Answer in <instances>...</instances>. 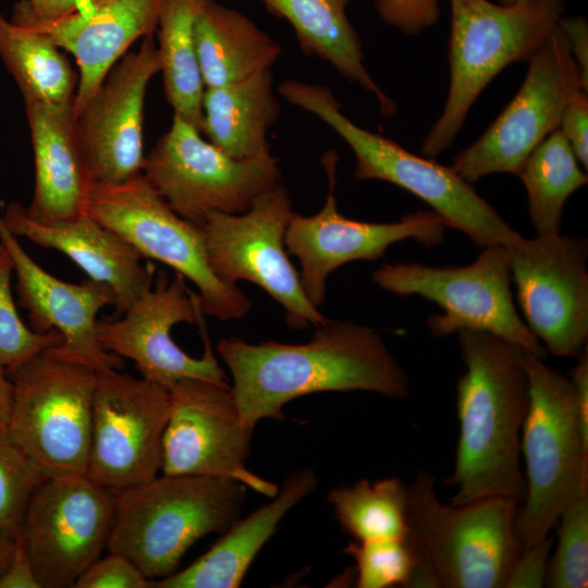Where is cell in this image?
<instances>
[{
    "instance_id": "bcb514c9",
    "label": "cell",
    "mask_w": 588,
    "mask_h": 588,
    "mask_svg": "<svg viewBox=\"0 0 588 588\" xmlns=\"http://www.w3.org/2000/svg\"><path fill=\"white\" fill-rule=\"evenodd\" d=\"M11 405V383L0 378V420L7 424Z\"/></svg>"
},
{
    "instance_id": "8d00e7d4",
    "label": "cell",
    "mask_w": 588,
    "mask_h": 588,
    "mask_svg": "<svg viewBox=\"0 0 588 588\" xmlns=\"http://www.w3.org/2000/svg\"><path fill=\"white\" fill-rule=\"evenodd\" d=\"M75 588H149L150 580L126 556L110 552L95 561L76 580Z\"/></svg>"
},
{
    "instance_id": "484cf974",
    "label": "cell",
    "mask_w": 588,
    "mask_h": 588,
    "mask_svg": "<svg viewBox=\"0 0 588 588\" xmlns=\"http://www.w3.org/2000/svg\"><path fill=\"white\" fill-rule=\"evenodd\" d=\"M193 37L205 88L269 71L281 48L248 17L215 0H201Z\"/></svg>"
},
{
    "instance_id": "2e32d148",
    "label": "cell",
    "mask_w": 588,
    "mask_h": 588,
    "mask_svg": "<svg viewBox=\"0 0 588 588\" xmlns=\"http://www.w3.org/2000/svg\"><path fill=\"white\" fill-rule=\"evenodd\" d=\"M170 392L145 378L97 372L86 475L117 494L162 470Z\"/></svg>"
},
{
    "instance_id": "8992f818",
    "label": "cell",
    "mask_w": 588,
    "mask_h": 588,
    "mask_svg": "<svg viewBox=\"0 0 588 588\" xmlns=\"http://www.w3.org/2000/svg\"><path fill=\"white\" fill-rule=\"evenodd\" d=\"M558 1L495 4L451 0L450 88L421 151L437 157L454 140L482 89L505 66L528 61L562 17Z\"/></svg>"
},
{
    "instance_id": "7a4b0ae2",
    "label": "cell",
    "mask_w": 588,
    "mask_h": 588,
    "mask_svg": "<svg viewBox=\"0 0 588 588\" xmlns=\"http://www.w3.org/2000/svg\"><path fill=\"white\" fill-rule=\"evenodd\" d=\"M465 372L456 383L458 439L450 503L510 498L522 503L520 434L529 404L525 350L493 333H457Z\"/></svg>"
},
{
    "instance_id": "d4e9b609",
    "label": "cell",
    "mask_w": 588,
    "mask_h": 588,
    "mask_svg": "<svg viewBox=\"0 0 588 588\" xmlns=\"http://www.w3.org/2000/svg\"><path fill=\"white\" fill-rule=\"evenodd\" d=\"M317 486L314 469L292 473L272 500L238 518L213 546L187 567L150 581L152 588H237L252 562L285 514Z\"/></svg>"
},
{
    "instance_id": "8fae6325",
    "label": "cell",
    "mask_w": 588,
    "mask_h": 588,
    "mask_svg": "<svg viewBox=\"0 0 588 588\" xmlns=\"http://www.w3.org/2000/svg\"><path fill=\"white\" fill-rule=\"evenodd\" d=\"M371 279L394 295H418L436 303L443 313L427 318L434 338L463 329L481 330L506 339L542 359L548 355L514 306L505 246L483 247L475 261L466 266L384 264L372 272Z\"/></svg>"
},
{
    "instance_id": "74e56055",
    "label": "cell",
    "mask_w": 588,
    "mask_h": 588,
    "mask_svg": "<svg viewBox=\"0 0 588 588\" xmlns=\"http://www.w3.org/2000/svg\"><path fill=\"white\" fill-rule=\"evenodd\" d=\"M439 0H375L382 20L406 34H416L434 23Z\"/></svg>"
},
{
    "instance_id": "4316f807",
    "label": "cell",
    "mask_w": 588,
    "mask_h": 588,
    "mask_svg": "<svg viewBox=\"0 0 588 588\" xmlns=\"http://www.w3.org/2000/svg\"><path fill=\"white\" fill-rule=\"evenodd\" d=\"M201 108V134L228 156L246 159L270 152L267 135L280 112L270 70L205 88Z\"/></svg>"
},
{
    "instance_id": "7dc6e473",
    "label": "cell",
    "mask_w": 588,
    "mask_h": 588,
    "mask_svg": "<svg viewBox=\"0 0 588 588\" xmlns=\"http://www.w3.org/2000/svg\"><path fill=\"white\" fill-rule=\"evenodd\" d=\"M530 1H558V2H562V0H500V3L504 4V5H509V4H514V3H518V2H530Z\"/></svg>"
},
{
    "instance_id": "ba28073f",
    "label": "cell",
    "mask_w": 588,
    "mask_h": 588,
    "mask_svg": "<svg viewBox=\"0 0 588 588\" xmlns=\"http://www.w3.org/2000/svg\"><path fill=\"white\" fill-rule=\"evenodd\" d=\"M86 213L124 237L143 258L158 260L191 280L204 316L229 321L250 310L245 293L210 268L201 226L180 217L142 173L119 184H91Z\"/></svg>"
},
{
    "instance_id": "52a82bcc",
    "label": "cell",
    "mask_w": 588,
    "mask_h": 588,
    "mask_svg": "<svg viewBox=\"0 0 588 588\" xmlns=\"http://www.w3.org/2000/svg\"><path fill=\"white\" fill-rule=\"evenodd\" d=\"M524 363L529 404L520 434L526 488L515 522L520 550L549 537L578 485L588 481L569 379L527 351Z\"/></svg>"
},
{
    "instance_id": "7c38bea8",
    "label": "cell",
    "mask_w": 588,
    "mask_h": 588,
    "mask_svg": "<svg viewBox=\"0 0 588 588\" xmlns=\"http://www.w3.org/2000/svg\"><path fill=\"white\" fill-rule=\"evenodd\" d=\"M174 114L169 131L145 156L142 174L182 218L201 226L210 212L242 213L281 179L270 152L235 159Z\"/></svg>"
},
{
    "instance_id": "9c48e42d",
    "label": "cell",
    "mask_w": 588,
    "mask_h": 588,
    "mask_svg": "<svg viewBox=\"0 0 588 588\" xmlns=\"http://www.w3.org/2000/svg\"><path fill=\"white\" fill-rule=\"evenodd\" d=\"M101 347L134 362L142 377L170 390L179 380L196 378L229 385L207 334L199 297L175 273L164 271L156 285L121 317L96 323Z\"/></svg>"
},
{
    "instance_id": "f6af8a7d",
    "label": "cell",
    "mask_w": 588,
    "mask_h": 588,
    "mask_svg": "<svg viewBox=\"0 0 588 588\" xmlns=\"http://www.w3.org/2000/svg\"><path fill=\"white\" fill-rule=\"evenodd\" d=\"M15 547V536L0 530V575L5 569Z\"/></svg>"
},
{
    "instance_id": "ac0fdd59",
    "label": "cell",
    "mask_w": 588,
    "mask_h": 588,
    "mask_svg": "<svg viewBox=\"0 0 588 588\" xmlns=\"http://www.w3.org/2000/svg\"><path fill=\"white\" fill-rule=\"evenodd\" d=\"M169 392L162 474L230 478L269 498L278 493L277 485L245 466L254 429L245 424L230 385L184 378Z\"/></svg>"
},
{
    "instance_id": "5bb4252c",
    "label": "cell",
    "mask_w": 588,
    "mask_h": 588,
    "mask_svg": "<svg viewBox=\"0 0 588 588\" xmlns=\"http://www.w3.org/2000/svg\"><path fill=\"white\" fill-rule=\"evenodd\" d=\"M527 75L509 106L452 169L473 184L492 173L518 174L530 152L559 128L566 105L588 90L559 25L528 60Z\"/></svg>"
},
{
    "instance_id": "277c9868",
    "label": "cell",
    "mask_w": 588,
    "mask_h": 588,
    "mask_svg": "<svg viewBox=\"0 0 588 588\" xmlns=\"http://www.w3.org/2000/svg\"><path fill=\"white\" fill-rule=\"evenodd\" d=\"M278 90L344 139L356 158V179L387 181L406 189L427 203L446 226L462 231L477 246H506L519 235L451 167L416 156L353 123L328 87L287 79Z\"/></svg>"
},
{
    "instance_id": "f1b7e54d",
    "label": "cell",
    "mask_w": 588,
    "mask_h": 588,
    "mask_svg": "<svg viewBox=\"0 0 588 588\" xmlns=\"http://www.w3.org/2000/svg\"><path fill=\"white\" fill-rule=\"evenodd\" d=\"M0 59L24 102L64 103L74 99L78 78L69 60L45 34L0 13Z\"/></svg>"
},
{
    "instance_id": "7402d4cb",
    "label": "cell",
    "mask_w": 588,
    "mask_h": 588,
    "mask_svg": "<svg viewBox=\"0 0 588 588\" xmlns=\"http://www.w3.org/2000/svg\"><path fill=\"white\" fill-rule=\"evenodd\" d=\"M164 0H93L72 14L53 21L12 15L14 23L47 35L74 56L79 76L74 111L101 85L109 71L139 38L157 30Z\"/></svg>"
},
{
    "instance_id": "83f0119b",
    "label": "cell",
    "mask_w": 588,
    "mask_h": 588,
    "mask_svg": "<svg viewBox=\"0 0 588 588\" xmlns=\"http://www.w3.org/2000/svg\"><path fill=\"white\" fill-rule=\"evenodd\" d=\"M289 21L301 48L329 62L341 75L359 84L378 100L389 117L396 106L375 83L364 64L359 38L345 12L351 0H260Z\"/></svg>"
},
{
    "instance_id": "5b68a950",
    "label": "cell",
    "mask_w": 588,
    "mask_h": 588,
    "mask_svg": "<svg viewBox=\"0 0 588 588\" xmlns=\"http://www.w3.org/2000/svg\"><path fill=\"white\" fill-rule=\"evenodd\" d=\"M518 505L510 498L444 504L434 476L419 470L407 485L408 538L432 587L504 588L520 552Z\"/></svg>"
},
{
    "instance_id": "d6a6232c",
    "label": "cell",
    "mask_w": 588,
    "mask_h": 588,
    "mask_svg": "<svg viewBox=\"0 0 588 588\" xmlns=\"http://www.w3.org/2000/svg\"><path fill=\"white\" fill-rule=\"evenodd\" d=\"M344 552L355 562L358 588L432 587L409 538L352 541Z\"/></svg>"
},
{
    "instance_id": "ee69618b",
    "label": "cell",
    "mask_w": 588,
    "mask_h": 588,
    "mask_svg": "<svg viewBox=\"0 0 588 588\" xmlns=\"http://www.w3.org/2000/svg\"><path fill=\"white\" fill-rule=\"evenodd\" d=\"M558 25L567 40L584 79L588 82V26L586 20L583 17H561Z\"/></svg>"
},
{
    "instance_id": "e575fe53",
    "label": "cell",
    "mask_w": 588,
    "mask_h": 588,
    "mask_svg": "<svg viewBox=\"0 0 588 588\" xmlns=\"http://www.w3.org/2000/svg\"><path fill=\"white\" fill-rule=\"evenodd\" d=\"M12 258L0 242V378L8 377L37 354L62 344L59 331L38 333L21 319L11 291Z\"/></svg>"
},
{
    "instance_id": "836d02e7",
    "label": "cell",
    "mask_w": 588,
    "mask_h": 588,
    "mask_svg": "<svg viewBox=\"0 0 588 588\" xmlns=\"http://www.w3.org/2000/svg\"><path fill=\"white\" fill-rule=\"evenodd\" d=\"M556 547L550 556L546 586H588V481L578 485L556 525Z\"/></svg>"
},
{
    "instance_id": "f546056e",
    "label": "cell",
    "mask_w": 588,
    "mask_h": 588,
    "mask_svg": "<svg viewBox=\"0 0 588 588\" xmlns=\"http://www.w3.org/2000/svg\"><path fill=\"white\" fill-rule=\"evenodd\" d=\"M201 0H164L157 26V47L167 99L174 114L203 126V82L193 25Z\"/></svg>"
},
{
    "instance_id": "7bdbcfd3",
    "label": "cell",
    "mask_w": 588,
    "mask_h": 588,
    "mask_svg": "<svg viewBox=\"0 0 588 588\" xmlns=\"http://www.w3.org/2000/svg\"><path fill=\"white\" fill-rule=\"evenodd\" d=\"M578 360L571 373L574 406L585 446L588 448V354L587 347L577 356Z\"/></svg>"
},
{
    "instance_id": "603a6c76",
    "label": "cell",
    "mask_w": 588,
    "mask_h": 588,
    "mask_svg": "<svg viewBox=\"0 0 588 588\" xmlns=\"http://www.w3.org/2000/svg\"><path fill=\"white\" fill-rule=\"evenodd\" d=\"M2 218L16 237L63 253L88 279L109 285L115 296L110 318L121 317L152 286V267L142 264V255L124 237L87 213L41 222L32 219L22 204L11 201Z\"/></svg>"
},
{
    "instance_id": "6da1fadb",
    "label": "cell",
    "mask_w": 588,
    "mask_h": 588,
    "mask_svg": "<svg viewBox=\"0 0 588 588\" xmlns=\"http://www.w3.org/2000/svg\"><path fill=\"white\" fill-rule=\"evenodd\" d=\"M217 352L252 429L262 419L282 420L289 402L311 393L369 391L396 399L409 393L408 377L382 336L352 321L327 319L303 344L223 338Z\"/></svg>"
},
{
    "instance_id": "ab89813d",
    "label": "cell",
    "mask_w": 588,
    "mask_h": 588,
    "mask_svg": "<svg viewBox=\"0 0 588 588\" xmlns=\"http://www.w3.org/2000/svg\"><path fill=\"white\" fill-rule=\"evenodd\" d=\"M559 130L567 139L577 160L588 167V99L587 91H579L566 105Z\"/></svg>"
},
{
    "instance_id": "d590c367",
    "label": "cell",
    "mask_w": 588,
    "mask_h": 588,
    "mask_svg": "<svg viewBox=\"0 0 588 588\" xmlns=\"http://www.w3.org/2000/svg\"><path fill=\"white\" fill-rule=\"evenodd\" d=\"M46 477L0 420V530L20 532L28 502Z\"/></svg>"
},
{
    "instance_id": "d6986e66",
    "label": "cell",
    "mask_w": 588,
    "mask_h": 588,
    "mask_svg": "<svg viewBox=\"0 0 588 588\" xmlns=\"http://www.w3.org/2000/svg\"><path fill=\"white\" fill-rule=\"evenodd\" d=\"M324 166L329 192L322 209L308 217L293 213L284 236L287 254L299 261L303 290L317 308L324 302L329 274L341 266L355 260H377L388 247L406 238L434 246L443 241L446 228L432 210L407 213L390 223L344 217L333 195L335 159L329 156Z\"/></svg>"
},
{
    "instance_id": "b9f144b4",
    "label": "cell",
    "mask_w": 588,
    "mask_h": 588,
    "mask_svg": "<svg viewBox=\"0 0 588 588\" xmlns=\"http://www.w3.org/2000/svg\"><path fill=\"white\" fill-rule=\"evenodd\" d=\"M93 0H21L13 7L12 15L37 21H53L68 16Z\"/></svg>"
},
{
    "instance_id": "9a60e30c",
    "label": "cell",
    "mask_w": 588,
    "mask_h": 588,
    "mask_svg": "<svg viewBox=\"0 0 588 588\" xmlns=\"http://www.w3.org/2000/svg\"><path fill=\"white\" fill-rule=\"evenodd\" d=\"M118 494L86 474L47 476L35 489L20 535L41 588L74 587L107 549Z\"/></svg>"
},
{
    "instance_id": "30bf717a",
    "label": "cell",
    "mask_w": 588,
    "mask_h": 588,
    "mask_svg": "<svg viewBox=\"0 0 588 588\" xmlns=\"http://www.w3.org/2000/svg\"><path fill=\"white\" fill-rule=\"evenodd\" d=\"M97 372L37 354L9 377L7 428L46 476L86 474Z\"/></svg>"
},
{
    "instance_id": "4dcf8cb0",
    "label": "cell",
    "mask_w": 588,
    "mask_h": 588,
    "mask_svg": "<svg viewBox=\"0 0 588 588\" xmlns=\"http://www.w3.org/2000/svg\"><path fill=\"white\" fill-rule=\"evenodd\" d=\"M518 175L528 195V209L538 234L560 233L567 198L588 182L562 132H551L527 157Z\"/></svg>"
},
{
    "instance_id": "4fadbf2b",
    "label": "cell",
    "mask_w": 588,
    "mask_h": 588,
    "mask_svg": "<svg viewBox=\"0 0 588 588\" xmlns=\"http://www.w3.org/2000/svg\"><path fill=\"white\" fill-rule=\"evenodd\" d=\"M293 213L290 195L280 184L242 213L210 212L201 225L206 254L224 283L245 280L264 289L282 306L290 328H316L328 318L307 298L284 244Z\"/></svg>"
},
{
    "instance_id": "44dd1931",
    "label": "cell",
    "mask_w": 588,
    "mask_h": 588,
    "mask_svg": "<svg viewBox=\"0 0 588 588\" xmlns=\"http://www.w3.org/2000/svg\"><path fill=\"white\" fill-rule=\"evenodd\" d=\"M0 242L12 258L19 305L26 310L30 329L38 333L57 330L62 335V344L47 351L96 372L120 370L122 357L105 351L96 336L98 313L114 306L112 289L91 279L69 283L47 272L20 245L1 213Z\"/></svg>"
},
{
    "instance_id": "e0dca14e",
    "label": "cell",
    "mask_w": 588,
    "mask_h": 588,
    "mask_svg": "<svg viewBox=\"0 0 588 588\" xmlns=\"http://www.w3.org/2000/svg\"><path fill=\"white\" fill-rule=\"evenodd\" d=\"M526 324L547 352L577 357L588 339L587 242L560 233L520 234L507 244Z\"/></svg>"
},
{
    "instance_id": "cb8c5ba5",
    "label": "cell",
    "mask_w": 588,
    "mask_h": 588,
    "mask_svg": "<svg viewBox=\"0 0 588 588\" xmlns=\"http://www.w3.org/2000/svg\"><path fill=\"white\" fill-rule=\"evenodd\" d=\"M35 163L33 199L25 207L37 221L69 220L86 213L91 182L81 151L73 100L25 103Z\"/></svg>"
},
{
    "instance_id": "ffe728a7",
    "label": "cell",
    "mask_w": 588,
    "mask_h": 588,
    "mask_svg": "<svg viewBox=\"0 0 588 588\" xmlns=\"http://www.w3.org/2000/svg\"><path fill=\"white\" fill-rule=\"evenodd\" d=\"M160 71L152 37L113 65L75 112L76 133L91 184H119L142 173L144 106L150 79Z\"/></svg>"
},
{
    "instance_id": "1f68e13d",
    "label": "cell",
    "mask_w": 588,
    "mask_h": 588,
    "mask_svg": "<svg viewBox=\"0 0 588 588\" xmlns=\"http://www.w3.org/2000/svg\"><path fill=\"white\" fill-rule=\"evenodd\" d=\"M327 499L340 527L354 541L408 538L407 485L397 477L339 486Z\"/></svg>"
},
{
    "instance_id": "60d3db41",
    "label": "cell",
    "mask_w": 588,
    "mask_h": 588,
    "mask_svg": "<svg viewBox=\"0 0 588 588\" xmlns=\"http://www.w3.org/2000/svg\"><path fill=\"white\" fill-rule=\"evenodd\" d=\"M0 588H41L20 532L15 535L10 562L0 575Z\"/></svg>"
},
{
    "instance_id": "f35d334b",
    "label": "cell",
    "mask_w": 588,
    "mask_h": 588,
    "mask_svg": "<svg viewBox=\"0 0 588 588\" xmlns=\"http://www.w3.org/2000/svg\"><path fill=\"white\" fill-rule=\"evenodd\" d=\"M553 538L522 549L507 575L504 588H539L546 586Z\"/></svg>"
},
{
    "instance_id": "3957f363",
    "label": "cell",
    "mask_w": 588,
    "mask_h": 588,
    "mask_svg": "<svg viewBox=\"0 0 588 588\" xmlns=\"http://www.w3.org/2000/svg\"><path fill=\"white\" fill-rule=\"evenodd\" d=\"M246 486L222 477L164 475L118 493L109 552L128 558L151 581L176 572L186 551L240 517Z\"/></svg>"
}]
</instances>
